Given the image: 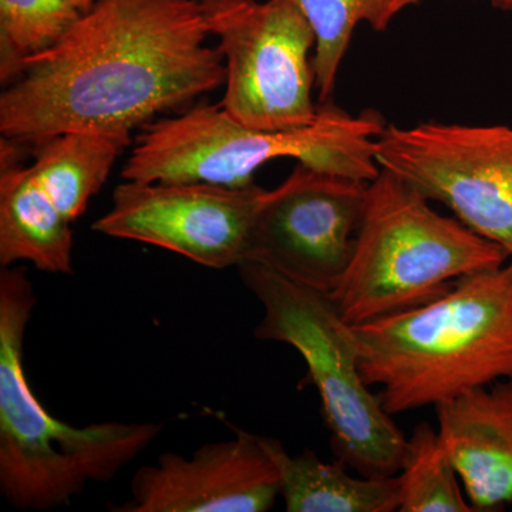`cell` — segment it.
<instances>
[{
	"mask_svg": "<svg viewBox=\"0 0 512 512\" xmlns=\"http://www.w3.org/2000/svg\"><path fill=\"white\" fill-rule=\"evenodd\" d=\"M237 268L264 309L255 338L292 346L305 360L338 460L360 476H397L407 439L363 380L355 330L329 293L256 262Z\"/></svg>",
	"mask_w": 512,
	"mask_h": 512,
	"instance_id": "obj_6",
	"label": "cell"
},
{
	"mask_svg": "<svg viewBox=\"0 0 512 512\" xmlns=\"http://www.w3.org/2000/svg\"><path fill=\"white\" fill-rule=\"evenodd\" d=\"M82 12L63 0H0V76L22 72L23 60L62 39Z\"/></svg>",
	"mask_w": 512,
	"mask_h": 512,
	"instance_id": "obj_18",
	"label": "cell"
},
{
	"mask_svg": "<svg viewBox=\"0 0 512 512\" xmlns=\"http://www.w3.org/2000/svg\"><path fill=\"white\" fill-rule=\"evenodd\" d=\"M19 146L9 138L0 141V265L28 261L50 274H72V222L30 167L19 165Z\"/></svg>",
	"mask_w": 512,
	"mask_h": 512,
	"instance_id": "obj_13",
	"label": "cell"
},
{
	"mask_svg": "<svg viewBox=\"0 0 512 512\" xmlns=\"http://www.w3.org/2000/svg\"><path fill=\"white\" fill-rule=\"evenodd\" d=\"M353 330L363 380L392 416L512 380V258Z\"/></svg>",
	"mask_w": 512,
	"mask_h": 512,
	"instance_id": "obj_2",
	"label": "cell"
},
{
	"mask_svg": "<svg viewBox=\"0 0 512 512\" xmlns=\"http://www.w3.org/2000/svg\"><path fill=\"white\" fill-rule=\"evenodd\" d=\"M308 19L315 33L313 69L320 103L335 92L340 64L360 23L376 32L389 29L403 10L420 0H291Z\"/></svg>",
	"mask_w": 512,
	"mask_h": 512,
	"instance_id": "obj_16",
	"label": "cell"
},
{
	"mask_svg": "<svg viewBox=\"0 0 512 512\" xmlns=\"http://www.w3.org/2000/svg\"><path fill=\"white\" fill-rule=\"evenodd\" d=\"M387 127L382 114L353 116L320 103L311 126L262 130L238 123L221 106L200 104L151 124L138 137L121 177L138 183H211L248 187L262 165L293 158L299 164L370 183L382 168L376 140Z\"/></svg>",
	"mask_w": 512,
	"mask_h": 512,
	"instance_id": "obj_4",
	"label": "cell"
},
{
	"mask_svg": "<svg viewBox=\"0 0 512 512\" xmlns=\"http://www.w3.org/2000/svg\"><path fill=\"white\" fill-rule=\"evenodd\" d=\"M494 8L505 10V12H510L512 10V0H491Z\"/></svg>",
	"mask_w": 512,
	"mask_h": 512,
	"instance_id": "obj_20",
	"label": "cell"
},
{
	"mask_svg": "<svg viewBox=\"0 0 512 512\" xmlns=\"http://www.w3.org/2000/svg\"><path fill=\"white\" fill-rule=\"evenodd\" d=\"M67 5L73 6L74 9L79 10V12H87L97 0H63Z\"/></svg>",
	"mask_w": 512,
	"mask_h": 512,
	"instance_id": "obj_19",
	"label": "cell"
},
{
	"mask_svg": "<svg viewBox=\"0 0 512 512\" xmlns=\"http://www.w3.org/2000/svg\"><path fill=\"white\" fill-rule=\"evenodd\" d=\"M36 296L23 268L0 272V491L18 510L69 504L87 484L106 483L163 430L154 423L74 427L36 399L23 369V340Z\"/></svg>",
	"mask_w": 512,
	"mask_h": 512,
	"instance_id": "obj_3",
	"label": "cell"
},
{
	"mask_svg": "<svg viewBox=\"0 0 512 512\" xmlns=\"http://www.w3.org/2000/svg\"><path fill=\"white\" fill-rule=\"evenodd\" d=\"M399 477L400 512H476L468 503L439 430L429 423L417 424L407 439Z\"/></svg>",
	"mask_w": 512,
	"mask_h": 512,
	"instance_id": "obj_17",
	"label": "cell"
},
{
	"mask_svg": "<svg viewBox=\"0 0 512 512\" xmlns=\"http://www.w3.org/2000/svg\"><path fill=\"white\" fill-rule=\"evenodd\" d=\"M200 0H97L0 96V133L19 144L67 131L130 137L157 114L225 83Z\"/></svg>",
	"mask_w": 512,
	"mask_h": 512,
	"instance_id": "obj_1",
	"label": "cell"
},
{
	"mask_svg": "<svg viewBox=\"0 0 512 512\" xmlns=\"http://www.w3.org/2000/svg\"><path fill=\"white\" fill-rule=\"evenodd\" d=\"M376 161L512 258V127L387 126Z\"/></svg>",
	"mask_w": 512,
	"mask_h": 512,
	"instance_id": "obj_8",
	"label": "cell"
},
{
	"mask_svg": "<svg viewBox=\"0 0 512 512\" xmlns=\"http://www.w3.org/2000/svg\"><path fill=\"white\" fill-rule=\"evenodd\" d=\"M225 60L220 106L238 123L262 130L311 126L320 106L315 33L291 0H200Z\"/></svg>",
	"mask_w": 512,
	"mask_h": 512,
	"instance_id": "obj_7",
	"label": "cell"
},
{
	"mask_svg": "<svg viewBox=\"0 0 512 512\" xmlns=\"http://www.w3.org/2000/svg\"><path fill=\"white\" fill-rule=\"evenodd\" d=\"M265 191L256 184L126 181L114 190L113 207L93 229L167 249L207 268H237L247 258Z\"/></svg>",
	"mask_w": 512,
	"mask_h": 512,
	"instance_id": "obj_10",
	"label": "cell"
},
{
	"mask_svg": "<svg viewBox=\"0 0 512 512\" xmlns=\"http://www.w3.org/2000/svg\"><path fill=\"white\" fill-rule=\"evenodd\" d=\"M275 439L238 431L191 457L164 453L138 468L117 512H265L281 495Z\"/></svg>",
	"mask_w": 512,
	"mask_h": 512,
	"instance_id": "obj_11",
	"label": "cell"
},
{
	"mask_svg": "<svg viewBox=\"0 0 512 512\" xmlns=\"http://www.w3.org/2000/svg\"><path fill=\"white\" fill-rule=\"evenodd\" d=\"M130 137L103 131H67L39 141L30 165L37 183L70 222L82 217L106 183Z\"/></svg>",
	"mask_w": 512,
	"mask_h": 512,
	"instance_id": "obj_15",
	"label": "cell"
},
{
	"mask_svg": "<svg viewBox=\"0 0 512 512\" xmlns=\"http://www.w3.org/2000/svg\"><path fill=\"white\" fill-rule=\"evenodd\" d=\"M440 439L474 511L512 503V380L436 406Z\"/></svg>",
	"mask_w": 512,
	"mask_h": 512,
	"instance_id": "obj_12",
	"label": "cell"
},
{
	"mask_svg": "<svg viewBox=\"0 0 512 512\" xmlns=\"http://www.w3.org/2000/svg\"><path fill=\"white\" fill-rule=\"evenodd\" d=\"M429 201L383 168L367 183L348 268L329 293L350 326L426 305L458 279L510 259L503 247L434 211Z\"/></svg>",
	"mask_w": 512,
	"mask_h": 512,
	"instance_id": "obj_5",
	"label": "cell"
},
{
	"mask_svg": "<svg viewBox=\"0 0 512 512\" xmlns=\"http://www.w3.org/2000/svg\"><path fill=\"white\" fill-rule=\"evenodd\" d=\"M281 495L288 512H393L402 504V481L353 476L340 460L328 463L311 450L289 456L276 441Z\"/></svg>",
	"mask_w": 512,
	"mask_h": 512,
	"instance_id": "obj_14",
	"label": "cell"
},
{
	"mask_svg": "<svg viewBox=\"0 0 512 512\" xmlns=\"http://www.w3.org/2000/svg\"><path fill=\"white\" fill-rule=\"evenodd\" d=\"M367 183L298 164L265 191L245 261L296 284L330 293L348 268L362 220Z\"/></svg>",
	"mask_w": 512,
	"mask_h": 512,
	"instance_id": "obj_9",
	"label": "cell"
}]
</instances>
